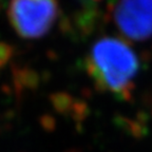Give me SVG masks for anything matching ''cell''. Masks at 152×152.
<instances>
[{"instance_id":"obj_1","label":"cell","mask_w":152,"mask_h":152,"mask_svg":"<svg viewBox=\"0 0 152 152\" xmlns=\"http://www.w3.org/2000/svg\"><path fill=\"white\" fill-rule=\"evenodd\" d=\"M86 68L98 90L128 99L140 71V59L124 39L104 36L92 45Z\"/></svg>"},{"instance_id":"obj_2","label":"cell","mask_w":152,"mask_h":152,"mask_svg":"<svg viewBox=\"0 0 152 152\" xmlns=\"http://www.w3.org/2000/svg\"><path fill=\"white\" fill-rule=\"evenodd\" d=\"M59 14L57 0H11L10 23L20 37L33 39L45 36Z\"/></svg>"},{"instance_id":"obj_3","label":"cell","mask_w":152,"mask_h":152,"mask_svg":"<svg viewBox=\"0 0 152 152\" xmlns=\"http://www.w3.org/2000/svg\"><path fill=\"white\" fill-rule=\"evenodd\" d=\"M113 18L119 32L132 40L152 36V0H117Z\"/></svg>"},{"instance_id":"obj_4","label":"cell","mask_w":152,"mask_h":152,"mask_svg":"<svg viewBox=\"0 0 152 152\" xmlns=\"http://www.w3.org/2000/svg\"><path fill=\"white\" fill-rule=\"evenodd\" d=\"M13 48L5 42H0V68L9 62L10 58L12 57Z\"/></svg>"},{"instance_id":"obj_5","label":"cell","mask_w":152,"mask_h":152,"mask_svg":"<svg viewBox=\"0 0 152 152\" xmlns=\"http://www.w3.org/2000/svg\"><path fill=\"white\" fill-rule=\"evenodd\" d=\"M0 11H1V7H0Z\"/></svg>"}]
</instances>
